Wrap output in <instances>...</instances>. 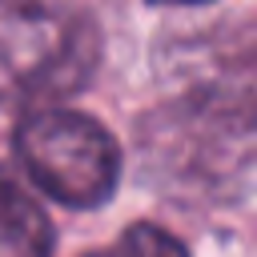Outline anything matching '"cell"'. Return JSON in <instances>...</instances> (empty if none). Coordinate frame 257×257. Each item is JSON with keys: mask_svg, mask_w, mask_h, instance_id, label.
Masks as SVG:
<instances>
[{"mask_svg": "<svg viewBox=\"0 0 257 257\" xmlns=\"http://www.w3.org/2000/svg\"><path fill=\"white\" fill-rule=\"evenodd\" d=\"M16 161L68 209H96L120 181V149L112 133L72 108H36L16 124Z\"/></svg>", "mask_w": 257, "mask_h": 257, "instance_id": "1", "label": "cell"}, {"mask_svg": "<svg viewBox=\"0 0 257 257\" xmlns=\"http://www.w3.org/2000/svg\"><path fill=\"white\" fill-rule=\"evenodd\" d=\"M96 56L84 20L44 0H0V104H28L80 88Z\"/></svg>", "mask_w": 257, "mask_h": 257, "instance_id": "2", "label": "cell"}, {"mask_svg": "<svg viewBox=\"0 0 257 257\" xmlns=\"http://www.w3.org/2000/svg\"><path fill=\"white\" fill-rule=\"evenodd\" d=\"M52 225L44 209L12 181L0 177V257H48Z\"/></svg>", "mask_w": 257, "mask_h": 257, "instance_id": "3", "label": "cell"}, {"mask_svg": "<svg viewBox=\"0 0 257 257\" xmlns=\"http://www.w3.org/2000/svg\"><path fill=\"white\" fill-rule=\"evenodd\" d=\"M116 257H189V253L173 233H165L157 225H133V229H124Z\"/></svg>", "mask_w": 257, "mask_h": 257, "instance_id": "4", "label": "cell"}, {"mask_svg": "<svg viewBox=\"0 0 257 257\" xmlns=\"http://www.w3.org/2000/svg\"><path fill=\"white\" fill-rule=\"evenodd\" d=\"M149 4H209V0H149Z\"/></svg>", "mask_w": 257, "mask_h": 257, "instance_id": "5", "label": "cell"}, {"mask_svg": "<svg viewBox=\"0 0 257 257\" xmlns=\"http://www.w3.org/2000/svg\"><path fill=\"white\" fill-rule=\"evenodd\" d=\"M84 257H96V253H84Z\"/></svg>", "mask_w": 257, "mask_h": 257, "instance_id": "6", "label": "cell"}]
</instances>
